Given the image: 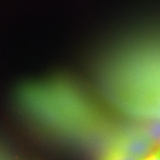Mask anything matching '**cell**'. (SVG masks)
Wrapping results in <instances>:
<instances>
[{
  "label": "cell",
  "instance_id": "cell-2",
  "mask_svg": "<svg viewBox=\"0 0 160 160\" xmlns=\"http://www.w3.org/2000/svg\"><path fill=\"white\" fill-rule=\"evenodd\" d=\"M140 160H160V156H158L153 153L151 155L147 156V157H144Z\"/></svg>",
  "mask_w": 160,
  "mask_h": 160
},
{
  "label": "cell",
  "instance_id": "cell-3",
  "mask_svg": "<svg viewBox=\"0 0 160 160\" xmlns=\"http://www.w3.org/2000/svg\"><path fill=\"white\" fill-rule=\"evenodd\" d=\"M153 153H155V154H157L158 156H160V146H159V148H158L157 150H156V151L153 152Z\"/></svg>",
  "mask_w": 160,
  "mask_h": 160
},
{
  "label": "cell",
  "instance_id": "cell-1",
  "mask_svg": "<svg viewBox=\"0 0 160 160\" xmlns=\"http://www.w3.org/2000/svg\"><path fill=\"white\" fill-rule=\"evenodd\" d=\"M105 160H140L137 158H135L132 156L128 154L125 152L120 151V150H116L110 153Z\"/></svg>",
  "mask_w": 160,
  "mask_h": 160
}]
</instances>
